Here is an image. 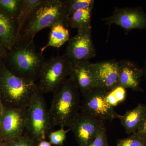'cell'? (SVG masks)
<instances>
[{
	"mask_svg": "<svg viewBox=\"0 0 146 146\" xmlns=\"http://www.w3.org/2000/svg\"><path fill=\"white\" fill-rule=\"evenodd\" d=\"M4 110H5L3 109V104H2L1 101V99H0V117L2 115Z\"/></svg>",
	"mask_w": 146,
	"mask_h": 146,
	"instance_id": "30",
	"label": "cell"
},
{
	"mask_svg": "<svg viewBox=\"0 0 146 146\" xmlns=\"http://www.w3.org/2000/svg\"><path fill=\"white\" fill-rule=\"evenodd\" d=\"M3 136L2 131L1 129V126H0V137Z\"/></svg>",
	"mask_w": 146,
	"mask_h": 146,
	"instance_id": "32",
	"label": "cell"
},
{
	"mask_svg": "<svg viewBox=\"0 0 146 146\" xmlns=\"http://www.w3.org/2000/svg\"><path fill=\"white\" fill-rule=\"evenodd\" d=\"M94 3L95 1L94 0L63 1V4L67 16V20L70 16L76 11L82 9L87 8L92 5L94 4Z\"/></svg>",
	"mask_w": 146,
	"mask_h": 146,
	"instance_id": "20",
	"label": "cell"
},
{
	"mask_svg": "<svg viewBox=\"0 0 146 146\" xmlns=\"http://www.w3.org/2000/svg\"><path fill=\"white\" fill-rule=\"evenodd\" d=\"M126 96L125 89L118 86L108 92L106 99L108 103L114 107L123 102L125 100Z\"/></svg>",
	"mask_w": 146,
	"mask_h": 146,
	"instance_id": "22",
	"label": "cell"
},
{
	"mask_svg": "<svg viewBox=\"0 0 146 146\" xmlns=\"http://www.w3.org/2000/svg\"><path fill=\"white\" fill-rule=\"evenodd\" d=\"M45 0H22V5L16 21L18 31V39L22 29L32 14Z\"/></svg>",
	"mask_w": 146,
	"mask_h": 146,
	"instance_id": "19",
	"label": "cell"
},
{
	"mask_svg": "<svg viewBox=\"0 0 146 146\" xmlns=\"http://www.w3.org/2000/svg\"><path fill=\"white\" fill-rule=\"evenodd\" d=\"M10 50L11 72L20 77L35 82L45 60L43 54L37 52L33 39H18Z\"/></svg>",
	"mask_w": 146,
	"mask_h": 146,
	"instance_id": "2",
	"label": "cell"
},
{
	"mask_svg": "<svg viewBox=\"0 0 146 146\" xmlns=\"http://www.w3.org/2000/svg\"><path fill=\"white\" fill-rule=\"evenodd\" d=\"M91 33L92 27L79 31L68 41L65 54L72 64L89 61L96 56V51Z\"/></svg>",
	"mask_w": 146,
	"mask_h": 146,
	"instance_id": "8",
	"label": "cell"
},
{
	"mask_svg": "<svg viewBox=\"0 0 146 146\" xmlns=\"http://www.w3.org/2000/svg\"><path fill=\"white\" fill-rule=\"evenodd\" d=\"M11 140L12 143L8 146H33L34 141L27 135H22Z\"/></svg>",
	"mask_w": 146,
	"mask_h": 146,
	"instance_id": "26",
	"label": "cell"
},
{
	"mask_svg": "<svg viewBox=\"0 0 146 146\" xmlns=\"http://www.w3.org/2000/svg\"><path fill=\"white\" fill-rule=\"evenodd\" d=\"M37 146H51V145L50 142H47L44 140L39 142Z\"/></svg>",
	"mask_w": 146,
	"mask_h": 146,
	"instance_id": "28",
	"label": "cell"
},
{
	"mask_svg": "<svg viewBox=\"0 0 146 146\" xmlns=\"http://www.w3.org/2000/svg\"><path fill=\"white\" fill-rule=\"evenodd\" d=\"M88 146H108L107 144L106 131L105 126L99 130Z\"/></svg>",
	"mask_w": 146,
	"mask_h": 146,
	"instance_id": "25",
	"label": "cell"
},
{
	"mask_svg": "<svg viewBox=\"0 0 146 146\" xmlns=\"http://www.w3.org/2000/svg\"><path fill=\"white\" fill-rule=\"evenodd\" d=\"M108 25L119 26L127 31L135 29H146V13L140 6L117 7L112 15L102 19Z\"/></svg>",
	"mask_w": 146,
	"mask_h": 146,
	"instance_id": "9",
	"label": "cell"
},
{
	"mask_svg": "<svg viewBox=\"0 0 146 146\" xmlns=\"http://www.w3.org/2000/svg\"><path fill=\"white\" fill-rule=\"evenodd\" d=\"M22 3V0H0V9L16 20Z\"/></svg>",
	"mask_w": 146,
	"mask_h": 146,
	"instance_id": "21",
	"label": "cell"
},
{
	"mask_svg": "<svg viewBox=\"0 0 146 146\" xmlns=\"http://www.w3.org/2000/svg\"><path fill=\"white\" fill-rule=\"evenodd\" d=\"M70 76L75 82L82 97L96 87L95 75L89 61L72 64Z\"/></svg>",
	"mask_w": 146,
	"mask_h": 146,
	"instance_id": "14",
	"label": "cell"
},
{
	"mask_svg": "<svg viewBox=\"0 0 146 146\" xmlns=\"http://www.w3.org/2000/svg\"><path fill=\"white\" fill-rule=\"evenodd\" d=\"M49 110L39 89L26 108L25 131L33 141L41 142L52 131Z\"/></svg>",
	"mask_w": 146,
	"mask_h": 146,
	"instance_id": "5",
	"label": "cell"
},
{
	"mask_svg": "<svg viewBox=\"0 0 146 146\" xmlns=\"http://www.w3.org/2000/svg\"><path fill=\"white\" fill-rule=\"evenodd\" d=\"M18 40V31L15 19L0 9V43L10 50Z\"/></svg>",
	"mask_w": 146,
	"mask_h": 146,
	"instance_id": "15",
	"label": "cell"
},
{
	"mask_svg": "<svg viewBox=\"0 0 146 146\" xmlns=\"http://www.w3.org/2000/svg\"><path fill=\"white\" fill-rule=\"evenodd\" d=\"M50 28V31L48 42L46 46L40 50V52L42 54L48 47L57 48H60L70 39L69 30L63 22H56Z\"/></svg>",
	"mask_w": 146,
	"mask_h": 146,
	"instance_id": "17",
	"label": "cell"
},
{
	"mask_svg": "<svg viewBox=\"0 0 146 146\" xmlns=\"http://www.w3.org/2000/svg\"><path fill=\"white\" fill-rule=\"evenodd\" d=\"M143 71L144 76L146 79V58L145 60V65H144L143 68Z\"/></svg>",
	"mask_w": 146,
	"mask_h": 146,
	"instance_id": "31",
	"label": "cell"
},
{
	"mask_svg": "<svg viewBox=\"0 0 146 146\" xmlns=\"http://www.w3.org/2000/svg\"><path fill=\"white\" fill-rule=\"evenodd\" d=\"M72 66L65 54L45 60L36 84L39 91L43 94L53 93L70 77Z\"/></svg>",
	"mask_w": 146,
	"mask_h": 146,
	"instance_id": "6",
	"label": "cell"
},
{
	"mask_svg": "<svg viewBox=\"0 0 146 146\" xmlns=\"http://www.w3.org/2000/svg\"><path fill=\"white\" fill-rule=\"evenodd\" d=\"M70 131L69 128L65 129L64 128H60L58 130L51 131L48 134L50 143L56 145H61L66 139L67 133Z\"/></svg>",
	"mask_w": 146,
	"mask_h": 146,
	"instance_id": "23",
	"label": "cell"
},
{
	"mask_svg": "<svg viewBox=\"0 0 146 146\" xmlns=\"http://www.w3.org/2000/svg\"><path fill=\"white\" fill-rule=\"evenodd\" d=\"M142 146H146V143L145 144V145H143Z\"/></svg>",
	"mask_w": 146,
	"mask_h": 146,
	"instance_id": "33",
	"label": "cell"
},
{
	"mask_svg": "<svg viewBox=\"0 0 146 146\" xmlns=\"http://www.w3.org/2000/svg\"><path fill=\"white\" fill-rule=\"evenodd\" d=\"M146 115V105L139 104L133 109L128 110L119 119L127 134L136 132Z\"/></svg>",
	"mask_w": 146,
	"mask_h": 146,
	"instance_id": "16",
	"label": "cell"
},
{
	"mask_svg": "<svg viewBox=\"0 0 146 146\" xmlns=\"http://www.w3.org/2000/svg\"><path fill=\"white\" fill-rule=\"evenodd\" d=\"M103 121L81 112L70 121L68 126L80 146H88L99 130L104 126Z\"/></svg>",
	"mask_w": 146,
	"mask_h": 146,
	"instance_id": "10",
	"label": "cell"
},
{
	"mask_svg": "<svg viewBox=\"0 0 146 146\" xmlns=\"http://www.w3.org/2000/svg\"><path fill=\"white\" fill-rule=\"evenodd\" d=\"M96 82V87L111 91L118 86L119 76V61L115 59L91 63Z\"/></svg>",
	"mask_w": 146,
	"mask_h": 146,
	"instance_id": "11",
	"label": "cell"
},
{
	"mask_svg": "<svg viewBox=\"0 0 146 146\" xmlns=\"http://www.w3.org/2000/svg\"><path fill=\"white\" fill-rule=\"evenodd\" d=\"M146 143V141L134 132L127 138L120 140L116 146H142Z\"/></svg>",
	"mask_w": 146,
	"mask_h": 146,
	"instance_id": "24",
	"label": "cell"
},
{
	"mask_svg": "<svg viewBox=\"0 0 146 146\" xmlns=\"http://www.w3.org/2000/svg\"><path fill=\"white\" fill-rule=\"evenodd\" d=\"M67 20L63 1L45 0L29 18L21 30L18 40L33 39L37 33L43 29L50 27L56 22H63L66 26Z\"/></svg>",
	"mask_w": 146,
	"mask_h": 146,
	"instance_id": "3",
	"label": "cell"
},
{
	"mask_svg": "<svg viewBox=\"0 0 146 146\" xmlns=\"http://www.w3.org/2000/svg\"><path fill=\"white\" fill-rule=\"evenodd\" d=\"M49 114L52 128H65L80 107L79 90L71 76L53 92Z\"/></svg>",
	"mask_w": 146,
	"mask_h": 146,
	"instance_id": "1",
	"label": "cell"
},
{
	"mask_svg": "<svg viewBox=\"0 0 146 146\" xmlns=\"http://www.w3.org/2000/svg\"><path fill=\"white\" fill-rule=\"evenodd\" d=\"M38 90L35 82L11 72L3 64L0 68V93L12 108H26Z\"/></svg>",
	"mask_w": 146,
	"mask_h": 146,
	"instance_id": "4",
	"label": "cell"
},
{
	"mask_svg": "<svg viewBox=\"0 0 146 146\" xmlns=\"http://www.w3.org/2000/svg\"><path fill=\"white\" fill-rule=\"evenodd\" d=\"M136 133L146 141V115Z\"/></svg>",
	"mask_w": 146,
	"mask_h": 146,
	"instance_id": "27",
	"label": "cell"
},
{
	"mask_svg": "<svg viewBox=\"0 0 146 146\" xmlns=\"http://www.w3.org/2000/svg\"><path fill=\"white\" fill-rule=\"evenodd\" d=\"M4 48H5L3 46V45L0 43V59L4 55Z\"/></svg>",
	"mask_w": 146,
	"mask_h": 146,
	"instance_id": "29",
	"label": "cell"
},
{
	"mask_svg": "<svg viewBox=\"0 0 146 146\" xmlns=\"http://www.w3.org/2000/svg\"><path fill=\"white\" fill-rule=\"evenodd\" d=\"M108 91L96 87L83 97L80 112L102 121L119 119L120 115L106 99Z\"/></svg>",
	"mask_w": 146,
	"mask_h": 146,
	"instance_id": "7",
	"label": "cell"
},
{
	"mask_svg": "<svg viewBox=\"0 0 146 146\" xmlns=\"http://www.w3.org/2000/svg\"><path fill=\"white\" fill-rule=\"evenodd\" d=\"M119 63L120 72L118 86L125 89L143 92L141 85V79L144 76L143 68L128 59H123Z\"/></svg>",
	"mask_w": 146,
	"mask_h": 146,
	"instance_id": "13",
	"label": "cell"
},
{
	"mask_svg": "<svg viewBox=\"0 0 146 146\" xmlns=\"http://www.w3.org/2000/svg\"><path fill=\"white\" fill-rule=\"evenodd\" d=\"M25 121L26 108L11 107L4 110L0 117L3 136L11 140L23 135Z\"/></svg>",
	"mask_w": 146,
	"mask_h": 146,
	"instance_id": "12",
	"label": "cell"
},
{
	"mask_svg": "<svg viewBox=\"0 0 146 146\" xmlns=\"http://www.w3.org/2000/svg\"><path fill=\"white\" fill-rule=\"evenodd\" d=\"M94 5V4L87 8L78 11L72 14L67 20L66 26L77 29L78 31L92 27L91 15Z\"/></svg>",
	"mask_w": 146,
	"mask_h": 146,
	"instance_id": "18",
	"label": "cell"
},
{
	"mask_svg": "<svg viewBox=\"0 0 146 146\" xmlns=\"http://www.w3.org/2000/svg\"><path fill=\"white\" fill-rule=\"evenodd\" d=\"M0 146H2V145L1 144V143H0Z\"/></svg>",
	"mask_w": 146,
	"mask_h": 146,
	"instance_id": "34",
	"label": "cell"
}]
</instances>
